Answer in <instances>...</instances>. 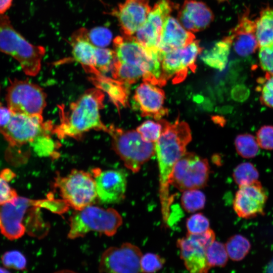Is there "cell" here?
Returning <instances> with one entry per match:
<instances>
[{"instance_id": "1", "label": "cell", "mask_w": 273, "mask_h": 273, "mask_svg": "<svg viewBox=\"0 0 273 273\" xmlns=\"http://www.w3.org/2000/svg\"><path fill=\"white\" fill-rule=\"evenodd\" d=\"M104 93L96 87L86 90L67 110L59 106L60 122L52 133L59 139L67 138L79 140L91 130L107 133L108 127L102 122L100 111L104 107Z\"/></svg>"}, {"instance_id": "2", "label": "cell", "mask_w": 273, "mask_h": 273, "mask_svg": "<svg viewBox=\"0 0 273 273\" xmlns=\"http://www.w3.org/2000/svg\"><path fill=\"white\" fill-rule=\"evenodd\" d=\"M162 125L161 134L155 143L160 176V194L169 193V178L174 166L186 153L192 140L188 124L178 118L173 123L159 120Z\"/></svg>"}, {"instance_id": "3", "label": "cell", "mask_w": 273, "mask_h": 273, "mask_svg": "<svg viewBox=\"0 0 273 273\" xmlns=\"http://www.w3.org/2000/svg\"><path fill=\"white\" fill-rule=\"evenodd\" d=\"M0 52L16 60L26 75L34 76L40 70L46 50L29 42L13 27L7 15H1Z\"/></svg>"}, {"instance_id": "4", "label": "cell", "mask_w": 273, "mask_h": 273, "mask_svg": "<svg viewBox=\"0 0 273 273\" xmlns=\"http://www.w3.org/2000/svg\"><path fill=\"white\" fill-rule=\"evenodd\" d=\"M122 223V218L115 209L93 205L76 210L69 219L68 238L75 239L95 232L108 237L114 236Z\"/></svg>"}, {"instance_id": "5", "label": "cell", "mask_w": 273, "mask_h": 273, "mask_svg": "<svg viewBox=\"0 0 273 273\" xmlns=\"http://www.w3.org/2000/svg\"><path fill=\"white\" fill-rule=\"evenodd\" d=\"M112 147L126 168L137 172L155 153V143L145 140L136 130H123L113 125L107 132Z\"/></svg>"}, {"instance_id": "6", "label": "cell", "mask_w": 273, "mask_h": 273, "mask_svg": "<svg viewBox=\"0 0 273 273\" xmlns=\"http://www.w3.org/2000/svg\"><path fill=\"white\" fill-rule=\"evenodd\" d=\"M116 59L140 68L145 73L143 82L160 85L161 63L159 54L147 50L133 36H116L113 41Z\"/></svg>"}, {"instance_id": "7", "label": "cell", "mask_w": 273, "mask_h": 273, "mask_svg": "<svg viewBox=\"0 0 273 273\" xmlns=\"http://www.w3.org/2000/svg\"><path fill=\"white\" fill-rule=\"evenodd\" d=\"M54 186L62 199L75 210L93 205L98 199L94 176L83 170L74 169L65 176L58 175Z\"/></svg>"}, {"instance_id": "8", "label": "cell", "mask_w": 273, "mask_h": 273, "mask_svg": "<svg viewBox=\"0 0 273 273\" xmlns=\"http://www.w3.org/2000/svg\"><path fill=\"white\" fill-rule=\"evenodd\" d=\"M203 49L195 40L185 47L166 52H159L161 76L160 86L171 79L173 84L184 81L189 71L195 72L196 59Z\"/></svg>"}, {"instance_id": "9", "label": "cell", "mask_w": 273, "mask_h": 273, "mask_svg": "<svg viewBox=\"0 0 273 273\" xmlns=\"http://www.w3.org/2000/svg\"><path fill=\"white\" fill-rule=\"evenodd\" d=\"M54 125L51 121L44 122L42 115L13 113L8 124L0 132L11 147L32 143L38 136L52 134Z\"/></svg>"}, {"instance_id": "10", "label": "cell", "mask_w": 273, "mask_h": 273, "mask_svg": "<svg viewBox=\"0 0 273 273\" xmlns=\"http://www.w3.org/2000/svg\"><path fill=\"white\" fill-rule=\"evenodd\" d=\"M209 172L206 159L193 153L186 152L174 166L169 184L183 192L201 189L207 184Z\"/></svg>"}, {"instance_id": "11", "label": "cell", "mask_w": 273, "mask_h": 273, "mask_svg": "<svg viewBox=\"0 0 273 273\" xmlns=\"http://www.w3.org/2000/svg\"><path fill=\"white\" fill-rule=\"evenodd\" d=\"M6 100L13 113L40 115L46 106V94L39 85L27 80H10Z\"/></svg>"}, {"instance_id": "12", "label": "cell", "mask_w": 273, "mask_h": 273, "mask_svg": "<svg viewBox=\"0 0 273 273\" xmlns=\"http://www.w3.org/2000/svg\"><path fill=\"white\" fill-rule=\"evenodd\" d=\"M215 240L213 230L198 234H188L176 242L180 257L190 273H208L210 266L206 257L209 246Z\"/></svg>"}, {"instance_id": "13", "label": "cell", "mask_w": 273, "mask_h": 273, "mask_svg": "<svg viewBox=\"0 0 273 273\" xmlns=\"http://www.w3.org/2000/svg\"><path fill=\"white\" fill-rule=\"evenodd\" d=\"M141 249L130 243H122L119 247L112 246L102 254L99 260V273H143L140 261Z\"/></svg>"}, {"instance_id": "14", "label": "cell", "mask_w": 273, "mask_h": 273, "mask_svg": "<svg viewBox=\"0 0 273 273\" xmlns=\"http://www.w3.org/2000/svg\"><path fill=\"white\" fill-rule=\"evenodd\" d=\"M170 0H160L151 10L142 27L133 36L144 48L159 54V44L166 18L177 8Z\"/></svg>"}, {"instance_id": "15", "label": "cell", "mask_w": 273, "mask_h": 273, "mask_svg": "<svg viewBox=\"0 0 273 273\" xmlns=\"http://www.w3.org/2000/svg\"><path fill=\"white\" fill-rule=\"evenodd\" d=\"M39 203V200L18 196L13 200L0 205L1 233L10 240L21 238L26 230L23 223L26 212Z\"/></svg>"}, {"instance_id": "16", "label": "cell", "mask_w": 273, "mask_h": 273, "mask_svg": "<svg viewBox=\"0 0 273 273\" xmlns=\"http://www.w3.org/2000/svg\"><path fill=\"white\" fill-rule=\"evenodd\" d=\"M267 198V191L257 180L239 187L233 200V209L242 218L250 219L263 215Z\"/></svg>"}, {"instance_id": "17", "label": "cell", "mask_w": 273, "mask_h": 273, "mask_svg": "<svg viewBox=\"0 0 273 273\" xmlns=\"http://www.w3.org/2000/svg\"><path fill=\"white\" fill-rule=\"evenodd\" d=\"M97 198L105 204H115L125 198L127 187L126 176L121 170H93Z\"/></svg>"}, {"instance_id": "18", "label": "cell", "mask_w": 273, "mask_h": 273, "mask_svg": "<svg viewBox=\"0 0 273 273\" xmlns=\"http://www.w3.org/2000/svg\"><path fill=\"white\" fill-rule=\"evenodd\" d=\"M151 9L149 0H126L112 11L122 35L133 36L146 21Z\"/></svg>"}, {"instance_id": "19", "label": "cell", "mask_w": 273, "mask_h": 273, "mask_svg": "<svg viewBox=\"0 0 273 273\" xmlns=\"http://www.w3.org/2000/svg\"><path fill=\"white\" fill-rule=\"evenodd\" d=\"M133 98L142 116L159 120L168 113L164 106L165 93L156 85L143 82L136 88Z\"/></svg>"}, {"instance_id": "20", "label": "cell", "mask_w": 273, "mask_h": 273, "mask_svg": "<svg viewBox=\"0 0 273 273\" xmlns=\"http://www.w3.org/2000/svg\"><path fill=\"white\" fill-rule=\"evenodd\" d=\"M236 53L241 57H247L255 52L258 47L256 35L255 20L250 16L246 8L239 17L237 25L228 35Z\"/></svg>"}, {"instance_id": "21", "label": "cell", "mask_w": 273, "mask_h": 273, "mask_svg": "<svg viewBox=\"0 0 273 273\" xmlns=\"http://www.w3.org/2000/svg\"><path fill=\"white\" fill-rule=\"evenodd\" d=\"M211 9L203 2L186 0L177 14V20L187 30L198 32L206 28L214 19Z\"/></svg>"}, {"instance_id": "22", "label": "cell", "mask_w": 273, "mask_h": 273, "mask_svg": "<svg viewBox=\"0 0 273 273\" xmlns=\"http://www.w3.org/2000/svg\"><path fill=\"white\" fill-rule=\"evenodd\" d=\"M88 32L86 29L82 28L73 33L70 40L72 55L86 72L91 75H99L102 73L96 68L97 47L90 42Z\"/></svg>"}, {"instance_id": "23", "label": "cell", "mask_w": 273, "mask_h": 273, "mask_svg": "<svg viewBox=\"0 0 273 273\" xmlns=\"http://www.w3.org/2000/svg\"><path fill=\"white\" fill-rule=\"evenodd\" d=\"M195 36L170 15L165 21L159 44V52H166L185 47L195 40Z\"/></svg>"}, {"instance_id": "24", "label": "cell", "mask_w": 273, "mask_h": 273, "mask_svg": "<svg viewBox=\"0 0 273 273\" xmlns=\"http://www.w3.org/2000/svg\"><path fill=\"white\" fill-rule=\"evenodd\" d=\"M89 80L97 88L107 93L118 109L121 106L125 107L127 105L128 85L112 77H106L103 74L99 75H91Z\"/></svg>"}, {"instance_id": "25", "label": "cell", "mask_w": 273, "mask_h": 273, "mask_svg": "<svg viewBox=\"0 0 273 273\" xmlns=\"http://www.w3.org/2000/svg\"><path fill=\"white\" fill-rule=\"evenodd\" d=\"M231 47L232 41L228 35L208 49L202 50L200 57L206 65L221 71L226 65Z\"/></svg>"}, {"instance_id": "26", "label": "cell", "mask_w": 273, "mask_h": 273, "mask_svg": "<svg viewBox=\"0 0 273 273\" xmlns=\"http://www.w3.org/2000/svg\"><path fill=\"white\" fill-rule=\"evenodd\" d=\"M256 35L259 48L273 44V8L267 6L255 20Z\"/></svg>"}, {"instance_id": "27", "label": "cell", "mask_w": 273, "mask_h": 273, "mask_svg": "<svg viewBox=\"0 0 273 273\" xmlns=\"http://www.w3.org/2000/svg\"><path fill=\"white\" fill-rule=\"evenodd\" d=\"M111 71L113 78L128 86L135 83L141 78L143 80L145 76L140 68L122 63L116 59Z\"/></svg>"}, {"instance_id": "28", "label": "cell", "mask_w": 273, "mask_h": 273, "mask_svg": "<svg viewBox=\"0 0 273 273\" xmlns=\"http://www.w3.org/2000/svg\"><path fill=\"white\" fill-rule=\"evenodd\" d=\"M225 246L229 257L236 261L243 260L251 247L249 241L241 235H235L230 237Z\"/></svg>"}, {"instance_id": "29", "label": "cell", "mask_w": 273, "mask_h": 273, "mask_svg": "<svg viewBox=\"0 0 273 273\" xmlns=\"http://www.w3.org/2000/svg\"><path fill=\"white\" fill-rule=\"evenodd\" d=\"M238 154L244 158H253L259 151L258 144L254 136L249 133L238 135L235 140Z\"/></svg>"}, {"instance_id": "30", "label": "cell", "mask_w": 273, "mask_h": 273, "mask_svg": "<svg viewBox=\"0 0 273 273\" xmlns=\"http://www.w3.org/2000/svg\"><path fill=\"white\" fill-rule=\"evenodd\" d=\"M206 257L210 267H224L229 259L225 244L215 240L207 248Z\"/></svg>"}, {"instance_id": "31", "label": "cell", "mask_w": 273, "mask_h": 273, "mask_svg": "<svg viewBox=\"0 0 273 273\" xmlns=\"http://www.w3.org/2000/svg\"><path fill=\"white\" fill-rule=\"evenodd\" d=\"M233 177L235 183L240 187L258 180L259 172L252 163L244 162L236 166L234 170Z\"/></svg>"}, {"instance_id": "32", "label": "cell", "mask_w": 273, "mask_h": 273, "mask_svg": "<svg viewBox=\"0 0 273 273\" xmlns=\"http://www.w3.org/2000/svg\"><path fill=\"white\" fill-rule=\"evenodd\" d=\"M205 202V195L198 189L184 191L181 197V205L189 212H194L202 209Z\"/></svg>"}, {"instance_id": "33", "label": "cell", "mask_w": 273, "mask_h": 273, "mask_svg": "<svg viewBox=\"0 0 273 273\" xmlns=\"http://www.w3.org/2000/svg\"><path fill=\"white\" fill-rule=\"evenodd\" d=\"M259 86L257 87L260 92L261 103L273 109V75L265 73L264 77L258 80Z\"/></svg>"}, {"instance_id": "34", "label": "cell", "mask_w": 273, "mask_h": 273, "mask_svg": "<svg viewBox=\"0 0 273 273\" xmlns=\"http://www.w3.org/2000/svg\"><path fill=\"white\" fill-rule=\"evenodd\" d=\"M113 50L97 47L96 68L101 73H106L111 70L115 59Z\"/></svg>"}, {"instance_id": "35", "label": "cell", "mask_w": 273, "mask_h": 273, "mask_svg": "<svg viewBox=\"0 0 273 273\" xmlns=\"http://www.w3.org/2000/svg\"><path fill=\"white\" fill-rule=\"evenodd\" d=\"M165 259L157 254L146 253L142 254L140 265L143 273H155L163 267Z\"/></svg>"}, {"instance_id": "36", "label": "cell", "mask_w": 273, "mask_h": 273, "mask_svg": "<svg viewBox=\"0 0 273 273\" xmlns=\"http://www.w3.org/2000/svg\"><path fill=\"white\" fill-rule=\"evenodd\" d=\"M162 129V125L160 120L155 122L147 120L139 126L136 130L146 141L155 143L158 140Z\"/></svg>"}, {"instance_id": "37", "label": "cell", "mask_w": 273, "mask_h": 273, "mask_svg": "<svg viewBox=\"0 0 273 273\" xmlns=\"http://www.w3.org/2000/svg\"><path fill=\"white\" fill-rule=\"evenodd\" d=\"M5 267L22 270L26 268L27 260L25 256L18 251L6 252L1 257Z\"/></svg>"}, {"instance_id": "38", "label": "cell", "mask_w": 273, "mask_h": 273, "mask_svg": "<svg viewBox=\"0 0 273 273\" xmlns=\"http://www.w3.org/2000/svg\"><path fill=\"white\" fill-rule=\"evenodd\" d=\"M209 221L203 214L199 213L191 215L186 221L188 234H198L209 229Z\"/></svg>"}, {"instance_id": "39", "label": "cell", "mask_w": 273, "mask_h": 273, "mask_svg": "<svg viewBox=\"0 0 273 273\" xmlns=\"http://www.w3.org/2000/svg\"><path fill=\"white\" fill-rule=\"evenodd\" d=\"M88 35L90 42L98 48H106L111 42L112 33L107 28L96 27L88 32Z\"/></svg>"}, {"instance_id": "40", "label": "cell", "mask_w": 273, "mask_h": 273, "mask_svg": "<svg viewBox=\"0 0 273 273\" xmlns=\"http://www.w3.org/2000/svg\"><path fill=\"white\" fill-rule=\"evenodd\" d=\"M256 141L263 149L273 150V126L264 125L256 132Z\"/></svg>"}, {"instance_id": "41", "label": "cell", "mask_w": 273, "mask_h": 273, "mask_svg": "<svg viewBox=\"0 0 273 273\" xmlns=\"http://www.w3.org/2000/svg\"><path fill=\"white\" fill-rule=\"evenodd\" d=\"M258 57L262 69L273 75V44L259 48Z\"/></svg>"}, {"instance_id": "42", "label": "cell", "mask_w": 273, "mask_h": 273, "mask_svg": "<svg viewBox=\"0 0 273 273\" xmlns=\"http://www.w3.org/2000/svg\"><path fill=\"white\" fill-rule=\"evenodd\" d=\"M16 191L0 175V205L13 200L18 197Z\"/></svg>"}, {"instance_id": "43", "label": "cell", "mask_w": 273, "mask_h": 273, "mask_svg": "<svg viewBox=\"0 0 273 273\" xmlns=\"http://www.w3.org/2000/svg\"><path fill=\"white\" fill-rule=\"evenodd\" d=\"M13 113L8 108L0 105V128L6 126L9 122Z\"/></svg>"}, {"instance_id": "44", "label": "cell", "mask_w": 273, "mask_h": 273, "mask_svg": "<svg viewBox=\"0 0 273 273\" xmlns=\"http://www.w3.org/2000/svg\"><path fill=\"white\" fill-rule=\"evenodd\" d=\"M249 94L248 88L244 85H239L236 86L233 91V97L239 101L245 100Z\"/></svg>"}, {"instance_id": "45", "label": "cell", "mask_w": 273, "mask_h": 273, "mask_svg": "<svg viewBox=\"0 0 273 273\" xmlns=\"http://www.w3.org/2000/svg\"><path fill=\"white\" fill-rule=\"evenodd\" d=\"M13 0H0V15L8 11L11 7Z\"/></svg>"}, {"instance_id": "46", "label": "cell", "mask_w": 273, "mask_h": 273, "mask_svg": "<svg viewBox=\"0 0 273 273\" xmlns=\"http://www.w3.org/2000/svg\"><path fill=\"white\" fill-rule=\"evenodd\" d=\"M0 175L8 181L14 177V173L11 170H4Z\"/></svg>"}, {"instance_id": "47", "label": "cell", "mask_w": 273, "mask_h": 273, "mask_svg": "<svg viewBox=\"0 0 273 273\" xmlns=\"http://www.w3.org/2000/svg\"><path fill=\"white\" fill-rule=\"evenodd\" d=\"M265 273H273V258L267 265L265 268Z\"/></svg>"}, {"instance_id": "48", "label": "cell", "mask_w": 273, "mask_h": 273, "mask_svg": "<svg viewBox=\"0 0 273 273\" xmlns=\"http://www.w3.org/2000/svg\"><path fill=\"white\" fill-rule=\"evenodd\" d=\"M54 273H78L75 271L70 270V269H62L55 271Z\"/></svg>"}, {"instance_id": "49", "label": "cell", "mask_w": 273, "mask_h": 273, "mask_svg": "<svg viewBox=\"0 0 273 273\" xmlns=\"http://www.w3.org/2000/svg\"><path fill=\"white\" fill-rule=\"evenodd\" d=\"M0 273H10V272L6 269L0 267Z\"/></svg>"}, {"instance_id": "50", "label": "cell", "mask_w": 273, "mask_h": 273, "mask_svg": "<svg viewBox=\"0 0 273 273\" xmlns=\"http://www.w3.org/2000/svg\"><path fill=\"white\" fill-rule=\"evenodd\" d=\"M217 1L221 2H224V1H225L226 0H217Z\"/></svg>"}, {"instance_id": "51", "label": "cell", "mask_w": 273, "mask_h": 273, "mask_svg": "<svg viewBox=\"0 0 273 273\" xmlns=\"http://www.w3.org/2000/svg\"><path fill=\"white\" fill-rule=\"evenodd\" d=\"M2 105V104L0 103V105Z\"/></svg>"}]
</instances>
